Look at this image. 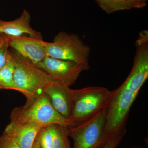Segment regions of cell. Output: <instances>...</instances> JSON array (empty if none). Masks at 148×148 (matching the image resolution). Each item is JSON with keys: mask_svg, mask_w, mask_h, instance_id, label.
Returning <instances> with one entry per match:
<instances>
[{"mask_svg": "<svg viewBox=\"0 0 148 148\" xmlns=\"http://www.w3.org/2000/svg\"><path fill=\"white\" fill-rule=\"evenodd\" d=\"M40 132L37 136L32 148H42L40 143Z\"/></svg>", "mask_w": 148, "mask_h": 148, "instance_id": "cell-19", "label": "cell"}, {"mask_svg": "<svg viewBox=\"0 0 148 148\" xmlns=\"http://www.w3.org/2000/svg\"><path fill=\"white\" fill-rule=\"evenodd\" d=\"M53 136V124L44 127L40 132V143L42 148H51Z\"/></svg>", "mask_w": 148, "mask_h": 148, "instance_id": "cell-14", "label": "cell"}, {"mask_svg": "<svg viewBox=\"0 0 148 148\" xmlns=\"http://www.w3.org/2000/svg\"><path fill=\"white\" fill-rule=\"evenodd\" d=\"M112 93L101 86L73 89L69 119L77 124L90 118L108 106Z\"/></svg>", "mask_w": 148, "mask_h": 148, "instance_id": "cell-2", "label": "cell"}, {"mask_svg": "<svg viewBox=\"0 0 148 148\" xmlns=\"http://www.w3.org/2000/svg\"><path fill=\"white\" fill-rule=\"evenodd\" d=\"M53 136L51 148H71L69 140V126L53 124Z\"/></svg>", "mask_w": 148, "mask_h": 148, "instance_id": "cell-12", "label": "cell"}, {"mask_svg": "<svg viewBox=\"0 0 148 148\" xmlns=\"http://www.w3.org/2000/svg\"><path fill=\"white\" fill-rule=\"evenodd\" d=\"M126 132V128L118 132L109 138L101 148H116L122 140Z\"/></svg>", "mask_w": 148, "mask_h": 148, "instance_id": "cell-16", "label": "cell"}, {"mask_svg": "<svg viewBox=\"0 0 148 148\" xmlns=\"http://www.w3.org/2000/svg\"><path fill=\"white\" fill-rule=\"evenodd\" d=\"M0 148H21L12 135L3 132L0 135Z\"/></svg>", "mask_w": 148, "mask_h": 148, "instance_id": "cell-15", "label": "cell"}, {"mask_svg": "<svg viewBox=\"0 0 148 148\" xmlns=\"http://www.w3.org/2000/svg\"><path fill=\"white\" fill-rule=\"evenodd\" d=\"M47 125L10 120L3 132L15 138L21 148H32L37 136Z\"/></svg>", "mask_w": 148, "mask_h": 148, "instance_id": "cell-8", "label": "cell"}, {"mask_svg": "<svg viewBox=\"0 0 148 148\" xmlns=\"http://www.w3.org/2000/svg\"><path fill=\"white\" fill-rule=\"evenodd\" d=\"M130 8H141L147 5V0H125Z\"/></svg>", "mask_w": 148, "mask_h": 148, "instance_id": "cell-18", "label": "cell"}, {"mask_svg": "<svg viewBox=\"0 0 148 148\" xmlns=\"http://www.w3.org/2000/svg\"><path fill=\"white\" fill-rule=\"evenodd\" d=\"M107 107L90 118L69 127L73 148H101L106 143Z\"/></svg>", "mask_w": 148, "mask_h": 148, "instance_id": "cell-5", "label": "cell"}, {"mask_svg": "<svg viewBox=\"0 0 148 148\" xmlns=\"http://www.w3.org/2000/svg\"><path fill=\"white\" fill-rule=\"evenodd\" d=\"M73 89L52 81L45 89L54 109L61 115L70 119Z\"/></svg>", "mask_w": 148, "mask_h": 148, "instance_id": "cell-9", "label": "cell"}, {"mask_svg": "<svg viewBox=\"0 0 148 148\" xmlns=\"http://www.w3.org/2000/svg\"><path fill=\"white\" fill-rule=\"evenodd\" d=\"M3 35L4 36L3 40L0 44V69H1L6 63L10 47L8 38L4 35Z\"/></svg>", "mask_w": 148, "mask_h": 148, "instance_id": "cell-17", "label": "cell"}, {"mask_svg": "<svg viewBox=\"0 0 148 148\" xmlns=\"http://www.w3.org/2000/svg\"><path fill=\"white\" fill-rule=\"evenodd\" d=\"M4 39V36L3 35L0 34V44L2 42Z\"/></svg>", "mask_w": 148, "mask_h": 148, "instance_id": "cell-20", "label": "cell"}, {"mask_svg": "<svg viewBox=\"0 0 148 148\" xmlns=\"http://www.w3.org/2000/svg\"><path fill=\"white\" fill-rule=\"evenodd\" d=\"M14 65L10 50H9L7 60L5 65L0 69V89L17 91L14 80Z\"/></svg>", "mask_w": 148, "mask_h": 148, "instance_id": "cell-11", "label": "cell"}, {"mask_svg": "<svg viewBox=\"0 0 148 148\" xmlns=\"http://www.w3.org/2000/svg\"><path fill=\"white\" fill-rule=\"evenodd\" d=\"M14 65V80L17 91L26 98V103L34 101L45 92L53 81L45 72L19 55L11 51Z\"/></svg>", "mask_w": 148, "mask_h": 148, "instance_id": "cell-1", "label": "cell"}, {"mask_svg": "<svg viewBox=\"0 0 148 148\" xmlns=\"http://www.w3.org/2000/svg\"><path fill=\"white\" fill-rule=\"evenodd\" d=\"M98 5L107 13L131 9L125 0H95Z\"/></svg>", "mask_w": 148, "mask_h": 148, "instance_id": "cell-13", "label": "cell"}, {"mask_svg": "<svg viewBox=\"0 0 148 148\" xmlns=\"http://www.w3.org/2000/svg\"><path fill=\"white\" fill-rule=\"evenodd\" d=\"M5 36L9 40L10 47L35 66L41 62L47 56L43 44L42 38L30 36L28 35L18 36Z\"/></svg>", "mask_w": 148, "mask_h": 148, "instance_id": "cell-7", "label": "cell"}, {"mask_svg": "<svg viewBox=\"0 0 148 148\" xmlns=\"http://www.w3.org/2000/svg\"><path fill=\"white\" fill-rule=\"evenodd\" d=\"M31 16L24 10L16 19L5 21L0 19V34L9 36L28 35L30 36L42 38L39 32L35 31L31 26Z\"/></svg>", "mask_w": 148, "mask_h": 148, "instance_id": "cell-10", "label": "cell"}, {"mask_svg": "<svg viewBox=\"0 0 148 148\" xmlns=\"http://www.w3.org/2000/svg\"><path fill=\"white\" fill-rule=\"evenodd\" d=\"M47 56L77 62L89 69L90 48L78 35L66 32L58 33L52 42H43Z\"/></svg>", "mask_w": 148, "mask_h": 148, "instance_id": "cell-4", "label": "cell"}, {"mask_svg": "<svg viewBox=\"0 0 148 148\" xmlns=\"http://www.w3.org/2000/svg\"><path fill=\"white\" fill-rule=\"evenodd\" d=\"M36 66L45 72L53 81L68 87L76 82L82 72L88 70L77 62L48 56Z\"/></svg>", "mask_w": 148, "mask_h": 148, "instance_id": "cell-6", "label": "cell"}, {"mask_svg": "<svg viewBox=\"0 0 148 148\" xmlns=\"http://www.w3.org/2000/svg\"><path fill=\"white\" fill-rule=\"evenodd\" d=\"M10 117L11 120L45 125L57 124L71 127L76 124L57 112L45 92L34 101L14 109Z\"/></svg>", "mask_w": 148, "mask_h": 148, "instance_id": "cell-3", "label": "cell"}]
</instances>
